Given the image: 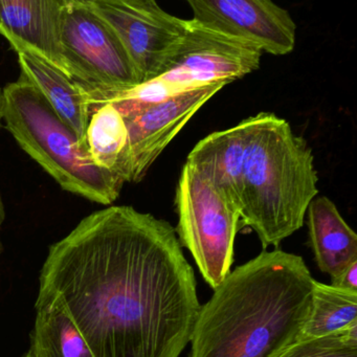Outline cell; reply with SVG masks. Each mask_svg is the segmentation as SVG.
<instances>
[{"instance_id":"9","label":"cell","mask_w":357,"mask_h":357,"mask_svg":"<svg viewBox=\"0 0 357 357\" xmlns=\"http://www.w3.org/2000/svg\"><path fill=\"white\" fill-rule=\"evenodd\" d=\"M192 20L252 43L262 53L284 56L296 47V24L269 0H189Z\"/></svg>"},{"instance_id":"22","label":"cell","mask_w":357,"mask_h":357,"mask_svg":"<svg viewBox=\"0 0 357 357\" xmlns=\"http://www.w3.org/2000/svg\"><path fill=\"white\" fill-rule=\"evenodd\" d=\"M24 357H35L34 355L32 354V353L30 352V351H29L28 353H26V355H24Z\"/></svg>"},{"instance_id":"11","label":"cell","mask_w":357,"mask_h":357,"mask_svg":"<svg viewBox=\"0 0 357 357\" xmlns=\"http://www.w3.org/2000/svg\"><path fill=\"white\" fill-rule=\"evenodd\" d=\"M62 0H0V35L73 78L60 43Z\"/></svg>"},{"instance_id":"13","label":"cell","mask_w":357,"mask_h":357,"mask_svg":"<svg viewBox=\"0 0 357 357\" xmlns=\"http://www.w3.org/2000/svg\"><path fill=\"white\" fill-rule=\"evenodd\" d=\"M309 243L321 273L332 279L357 261V235L347 225L335 204L317 196L307 210Z\"/></svg>"},{"instance_id":"2","label":"cell","mask_w":357,"mask_h":357,"mask_svg":"<svg viewBox=\"0 0 357 357\" xmlns=\"http://www.w3.org/2000/svg\"><path fill=\"white\" fill-rule=\"evenodd\" d=\"M313 282L302 257L263 250L200 307L190 357L279 356L308 319Z\"/></svg>"},{"instance_id":"6","label":"cell","mask_w":357,"mask_h":357,"mask_svg":"<svg viewBox=\"0 0 357 357\" xmlns=\"http://www.w3.org/2000/svg\"><path fill=\"white\" fill-rule=\"evenodd\" d=\"M60 43L76 82L104 91L142 84L122 43L89 0H62Z\"/></svg>"},{"instance_id":"14","label":"cell","mask_w":357,"mask_h":357,"mask_svg":"<svg viewBox=\"0 0 357 357\" xmlns=\"http://www.w3.org/2000/svg\"><path fill=\"white\" fill-rule=\"evenodd\" d=\"M22 77L36 87L54 112L74 130L83 147L87 145L89 107L76 81L28 52L18 53Z\"/></svg>"},{"instance_id":"10","label":"cell","mask_w":357,"mask_h":357,"mask_svg":"<svg viewBox=\"0 0 357 357\" xmlns=\"http://www.w3.org/2000/svg\"><path fill=\"white\" fill-rule=\"evenodd\" d=\"M225 85L213 83L190 89L124 118L128 132L129 183L143 181L192 116Z\"/></svg>"},{"instance_id":"16","label":"cell","mask_w":357,"mask_h":357,"mask_svg":"<svg viewBox=\"0 0 357 357\" xmlns=\"http://www.w3.org/2000/svg\"><path fill=\"white\" fill-rule=\"evenodd\" d=\"M87 145L97 166L129 183L128 132L124 118L112 104L91 112Z\"/></svg>"},{"instance_id":"21","label":"cell","mask_w":357,"mask_h":357,"mask_svg":"<svg viewBox=\"0 0 357 357\" xmlns=\"http://www.w3.org/2000/svg\"><path fill=\"white\" fill-rule=\"evenodd\" d=\"M3 120V89H0V127H1V121Z\"/></svg>"},{"instance_id":"7","label":"cell","mask_w":357,"mask_h":357,"mask_svg":"<svg viewBox=\"0 0 357 357\" xmlns=\"http://www.w3.org/2000/svg\"><path fill=\"white\" fill-rule=\"evenodd\" d=\"M262 54L248 41L190 20L156 79L178 93L213 83L229 84L258 70Z\"/></svg>"},{"instance_id":"12","label":"cell","mask_w":357,"mask_h":357,"mask_svg":"<svg viewBox=\"0 0 357 357\" xmlns=\"http://www.w3.org/2000/svg\"><path fill=\"white\" fill-rule=\"evenodd\" d=\"M252 116L196 144L187 164L208 177L240 210L244 158Z\"/></svg>"},{"instance_id":"15","label":"cell","mask_w":357,"mask_h":357,"mask_svg":"<svg viewBox=\"0 0 357 357\" xmlns=\"http://www.w3.org/2000/svg\"><path fill=\"white\" fill-rule=\"evenodd\" d=\"M30 352L35 357H95L58 294L39 287Z\"/></svg>"},{"instance_id":"8","label":"cell","mask_w":357,"mask_h":357,"mask_svg":"<svg viewBox=\"0 0 357 357\" xmlns=\"http://www.w3.org/2000/svg\"><path fill=\"white\" fill-rule=\"evenodd\" d=\"M122 43L141 83L158 78L188 28L153 0H89Z\"/></svg>"},{"instance_id":"17","label":"cell","mask_w":357,"mask_h":357,"mask_svg":"<svg viewBox=\"0 0 357 357\" xmlns=\"http://www.w3.org/2000/svg\"><path fill=\"white\" fill-rule=\"evenodd\" d=\"M357 323V291L313 282L308 319L298 340L323 337Z\"/></svg>"},{"instance_id":"3","label":"cell","mask_w":357,"mask_h":357,"mask_svg":"<svg viewBox=\"0 0 357 357\" xmlns=\"http://www.w3.org/2000/svg\"><path fill=\"white\" fill-rule=\"evenodd\" d=\"M314 156L287 121L271 112L252 116L242 175L241 225L263 248L280 243L304 225L319 193Z\"/></svg>"},{"instance_id":"4","label":"cell","mask_w":357,"mask_h":357,"mask_svg":"<svg viewBox=\"0 0 357 357\" xmlns=\"http://www.w3.org/2000/svg\"><path fill=\"white\" fill-rule=\"evenodd\" d=\"M3 95L6 128L62 189L104 206L120 197L125 181L95 164L36 87L20 76Z\"/></svg>"},{"instance_id":"5","label":"cell","mask_w":357,"mask_h":357,"mask_svg":"<svg viewBox=\"0 0 357 357\" xmlns=\"http://www.w3.org/2000/svg\"><path fill=\"white\" fill-rule=\"evenodd\" d=\"M175 233L193 257L204 281L215 289L231 273L240 210L208 177L185 162L175 193Z\"/></svg>"},{"instance_id":"18","label":"cell","mask_w":357,"mask_h":357,"mask_svg":"<svg viewBox=\"0 0 357 357\" xmlns=\"http://www.w3.org/2000/svg\"><path fill=\"white\" fill-rule=\"evenodd\" d=\"M278 357H357V323L323 337L296 340Z\"/></svg>"},{"instance_id":"1","label":"cell","mask_w":357,"mask_h":357,"mask_svg":"<svg viewBox=\"0 0 357 357\" xmlns=\"http://www.w3.org/2000/svg\"><path fill=\"white\" fill-rule=\"evenodd\" d=\"M39 281L95 357H179L202 307L174 227L129 206L85 217L50 248Z\"/></svg>"},{"instance_id":"20","label":"cell","mask_w":357,"mask_h":357,"mask_svg":"<svg viewBox=\"0 0 357 357\" xmlns=\"http://www.w3.org/2000/svg\"><path fill=\"white\" fill-rule=\"evenodd\" d=\"M5 204H3V197H1V193H0V234H1V227H3V221H5ZM3 241H1V236H0V257H1V254H3Z\"/></svg>"},{"instance_id":"19","label":"cell","mask_w":357,"mask_h":357,"mask_svg":"<svg viewBox=\"0 0 357 357\" xmlns=\"http://www.w3.org/2000/svg\"><path fill=\"white\" fill-rule=\"evenodd\" d=\"M331 281V285L334 287L357 291V261L349 265L338 277Z\"/></svg>"}]
</instances>
